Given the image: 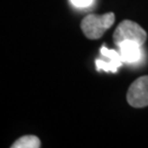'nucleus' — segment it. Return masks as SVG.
I'll return each instance as SVG.
<instances>
[{"label": "nucleus", "instance_id": "1", "mask_svg": "<svg viewBox=\"0 0 148 148\" xmlns=\"http://www.w3.org/2000/svg\"><path fill=\"white\" fill-rule=\"evenodd\" d=\"M114 22V14L107 13L102 16L88 14L81 22V29L86 37L90 40L100 38Z\"/></svg>", "mask_w": 148, "mask_h": 148}, {"label": "nucleus", "instance_id": "2", "mask_svg": "<svg viewBox=\"0 0 148 148\" xmlns=\"http://www.w3.org/2000/svg\"><path fill=\"white\" fill-rule=\"evenodd\" d=\"M146 38V32L138 23L132 20H123L114 33V42L116 45L123 40H133L143 45Z\"/></svg>", "mask_w": 148, "mask_h": 148}, {"label": "nucleus", "instance_id": "3", "mask_svg": "<svg viewBox=\"0 0 148 148\" xmlns=\"http://www.w3.org/2000/svg\"><path fill=\"white\" fill-rule=\"evenodd\" d=\"M127 101L134 108L148 106V76L140 77L132 83L127 92Z\"/></svg>", "mask_w": 148, "mask_h": 148}, {"label": "nucleus", "instance_id": "4", "mask_svg": "<svg viewBox=\"0 0 148 148\" xmlns=\"http://www.w3.org/2000/svg\"><path fill=\"white\" fill-rule=\"evenodd\" d=\"M101 55L104 57L108 58V62L96 60V69L100 71V70H104L106 72H116L118 67L122 64V61H121L119 51H115V50H110L106 46H102L100 49Z\"/></svg>", "mask_w": 148, "mask_h": 148}, {"label": "nucleus", "instance_id": "5", "mask_svg": "<svg viewBox=\"0 0 148 148\" xmlns=\"http://www.w3.org/2000/svg\"><path fill=\"white\" fill-rule=\"evenodd\" d=\"M119 48V54L122 63L134 64L140 61L143 53H141V46L140 43L133 40H123L119 44H117Z\"/></svg>", "mask_w": 148, "mask_h": 148}, {"label": "nucleus", "instance_id": "6", "mask_svg": "<svg viewBox=\"0 0 148 148\" xmlns=\"http://www.w3.org/2000/svg\"><path fill=\"white\" fill-rule=\"evenodd\" d=\"M40 147V140L36 136H23L14 141L12 148H38Z\"/></svg>", "mask_w": 148, "mask_h": 148}, {"label": "nucleus", "instance_id": "7", "mask_svg": "<svg viewBox=\"0 0 148 148\" xmlns=\"http://www.w3.org/2000/svg\"><path fill=\"white\" fill-rule=\"evenodd\" d=\"M71 3L76 7L85 8L90 6L92 3V0H71Z\"/></svg>", "mask_w": 148, "mask_h": 148}]
</instances>
